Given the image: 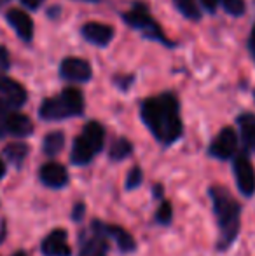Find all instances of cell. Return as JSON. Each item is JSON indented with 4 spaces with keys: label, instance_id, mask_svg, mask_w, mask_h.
<instances>
[{
    "label": "cell",
    "instance_id": "6da1fadb",
    "mask_svg": "<svg viewBox=\"0 0 255 256\" xmlns=\"http://www.w3.org/2000/svg\"><path fill=\"white\" fill-rule=\"evenodd\" d=\"M143 124L149 128L157 142L163 145L175 143L184 132L180 118V104L175 94L163 92L159 96L149 98L142 103L140 108Z\"/></svg>",
    "mask_w": 255,
    "mask_h": 256
},
{
    "label": "cell",
    "instance_id": "7a4b0ae2",
    "mask_svg": "<svg viewBox=\"0 0 255 256\" xmlns=\"http://www.w3.org/2000/svg\"><path fill=\"white\" fill-rule=\"evenodd\" d=\"M208 196L213 206V214L218 226L217 250L227 251L234 244L236 237L241 228V204L234 199L227 188L220 185H213L208 190Z\"/></svg>",
    "mask_w": 255,
    "mask_h": 256
},
{
    "label": "cell",
    "instance_id": "3957f363",
    "mask_svg": "<svg viewBox=\"0 0 255 256\" xmlns=\"http://www.w3.org/2000/svg\"><path fill=\"white\" fill-rule=\"evenodd\" d=\"M84 114V98L75 88H67L58 96L44 100L39 108V115L44 120H62L68 117H79Z\"/></svg>",
    "mask_w": 255,
    "mask_h": 256
},
{
    "label": "cell",
    "instance_id": "277c9868",
    "mask_svg": "<svg viewBox=\"0 0 255 256\" xmlns=\"http://www.w3.org/2000/svg\"><path fill=\"white\" fill-rule=\"evenodd\" d=\"M123 20L126 21L131 28H136V30L142 32L147 38H156V40H161L163 44H170L168 38L164 37L163 30L159 28V24L156 23V20L150 16L147 7L142 6V4H135L133 9L124 14Z\"/></svg>",
    "mask_w": 255,
    "mask_h": 256
},
{
    "label": "cell",
    "instance_id": "5b68a950",
    "mask_svg": "<svg viewBox=\"0 0 255 256\" xmlns=\"http://www.w3.org/2000/svg\"><path fill=\"white\" fill-rule=\"evenodd\" d=\"M232 171H234L238 190L245 197H252L255 194V169L248 154L239 152L232 158Z\"/></svg>",
    "mask_w": 255,
    "mask_h": 256
},
{
    "label": "cell",
    "instance_id": "8992f818",
    "mask_svg": "<svg viewBox=\"0 0 255 256\" xmlns=\"http://www.w3.org/2000/svg\"><path fill=\"white\" fill-rule=\"evenodd\" d=\"M208 154L218 160H229L238 155V134L232 128H224L210 143Z\"/></svg>",
    "mask_w": 255,
    "mask_h": 256
},
{
    "label": "cell",
    "instance_id": "52a82bcc",
    "mask_svg": "<svg viewBox=\"0 0 255 256\" xmlns=\"http://www.w3.org/2000/svg\"><path fill=\"white\" fill-rule=\"evenodd\" d=\"M91 225L96 226L100 232L105 234L109 239H112L114 242L117 244V248H119L121 253H131V251L136 250V242H135V239H133V236L128 232V230H124L123 226L109 225V223L98 222V220H95Z\"/></svg>",
    "mask_w": 255,
    "mask_h": 256
},
{
    "label": "cell",
    "instance_id": "ba28073f",
    "mask_svg": "<svg viewBox=\"0 0 255 256\" xmlns=\"http://www.w3.org/2000/svg\"><path fill=\"white\" fill-rule=\"evenodd\" d=\"M107 239L109 237L105 234L91 225V234H84L81 237L79 256H107V251H109Z\"/></svg>",
    "mask_w": 255,
    "mask_h": 256
},
{
    "label": "cell",
    "instance_id": "9c48e42d",
    "mask_svg": "<svg viewBox=\"0 0 255 256\" xmlns=\"http://www.w3.org/2000/svg\"><path fill=\"white\" fill-rule=\"evenodd\" d=\"M34 131V124L32 120L23 114H16V112H11L2 122H0V136L11 134L18 136V138H23V136H30Z\"/></svg>",
    "mask_w": 255,
    "mask_h": 256
},
{
    "label": "cell",
    "instance_id": "30bf717a",
    "mask_svg": "<svg viewBox=\"0 0 255 256\" xmlns=\"http://www.w3.org/2000/svg\"><path fill=\"white\" fill-rule=\"evenodd\" d=\"M60 74H62L65 80L88 82L91 78L93 72L86 60H81V58H67V60H63L62 66H60Z\"/></svg>",
    "mask_w": 255,
    "mask_h": 256
},
{
    "label": "cell",
    "instance_id": "8fae6325",
    "mask_svg": "<svg viewBox=\"0 0 255 256\" xmlns=\"http://www.w3.org/2000/svg\"><path fill=\"white\" fill-rule=\"evenodd\" d=\"M39 178L49 188H63L68 183V172L60 162H46L39 169Z\"/></svg>",
    "mask_w": 255,
    "mask_h": 256
},
{
    "label": "cell",
    "instance_id": "7c38bea8",
    "mask_svg": "<svg viewBox=\"0 0 255 256\" xmlns=\"http://www.w3.org/2000/svg\"><path fill=\"white\" fill-rule=\"evenodd\" d=\"M44 256H72V248L67 242V232L63 228H56L42 240L41 246Z\"/></svg>",
    "mask_w": 255,
    "mask_h": 256
},
{
    "label": "cell",
    "instance_id": "4fadbf2b",
    "mask_svg": "<svg viewBox=\"0 0 255 256\" xmlns=\"http://www.w3.org/2000/svg\"><path fill=\"white\" fill-rule=\"evenodd\" d=\"M0 94L4 96V100L13 108H20L21 104H25L28 98L23 86L4 74H0Z\"/></svg>",
    "mask_w": 255,
    "mask_h": 256
},
{
    "label": "cell",
    "instance_id": "5bb4252c",
    "mask_svg": "<svg viewBox=\"0 0 255 256\" xmlns=\"http://www.w3.org/2000/svg\"><path fill=\"white\" fill-rule=\"evenodd\" d=\"M82 37L88 42H91V44L102 46L103 48V46L110 44V40H112L114 28L109 26V24L91 21V23H86L84 26H82Z\"/></svg>",
    "mask_w": 255,
    "mask_h": 256
},
{
    "label": "cell",
    "instance_id": "9a60e30c",
    "mask_svg": "<svg viewBox=\"0 0 255 256\" xmlns=\"http://www.w3.org/2000/svg\"><path fill=\"white\" fill-rule=\"evenodd\" d=\"M7 21L23 40H32V37H34V21H32L30 14H27L21 9H11L7 10Z\"/></svg>",
    "mask_w": 255,
    "mask_h": 256
},
{
    "label": "cell",
    "instance_id": "2e32d148",
    "mask_svg": "<svg viewBox=\"0 0 255 256\" xmlns=\"http://www.w3.org/2000/svg\"><path fill=\"white\" fill-rule=\"evenodd\" d=\"M238 126L241 131L243 145L248 152L255 154V115L253 114H241L238 117Z\"/></svg>",
    "mask_w": 255,
    "mask_h": 256
},
{
    "label": "cell",
    "instance_id": "e0dca14e",
    "mask_svg": "<svg viewBox=\"0 0 255 256\" xmlns=\"http://www.w3.org/2000/svg\"><path fill=\"white\" fill-rule=\"evenodd\" d=\"M95 150H93V146L89 145L88 142H86L84 136H77L74 142V146H72V162L77 166H84L88 164V162L93 160V157H95Z\"/></svg>",
    "mask_w": 255,
    "mask_h": 256
},
{
    "label": "cell",
    "instance_id": "ac0fdd59",
    "mask_svg": "<svg viewBox=\"0 0 255 256\" xmlns=\"http://www.w3.org/2000/svg\"><path fill=\"white\" fill-rule=\"evenodd\" d=\"M82 136H84L86 142L93 146V150H95L96 154L103 148V143H105V129H103V126L100 124V122H96V120L88 122L84 131H82Z\"/></svg>",
    "mask_w": 255,
    "mask_h": 256
},
{
    "label": "cell",
    "instance_id": "d6986e66",
    "mask_svg": "<svg viewBox=\"0 0 255 256\" xmlns=\"http://www.w3.org/2000/svg\"><path fill=\"white\" fill-rule=\"evenodd\" d=\"M28 152H30V148H28V145H25V143H9V145L4 148L2 154L11 164L21 166L25 158H27Z\"/></svg>",
    "mask_w": 255,
    "mask_h": 256
},
{
    "label": "cell",
    "instance_id": "ffe728a7",
    "mask_svg": "<svg viewBox=\"0 0 255 256\" xmlns=\"http://www.w3.org/2000/svg\"><path fill=\"white\" fill-rule=\"evenodd\" d=\"M63 146H65L63 132H60V131L49 132V134L44 138V152L48 155H51V157H55V155H58L62 152Z\"/></svg>",
    "mask_w": 255,
    "mask_h": 256
},
{
    "label": "cell",
    "instance_id": "44dd1931",
    "mask_svg": "<svg viewBox=\"0 0 255 256\" xmlns=\"http://www.w3.org/2000/svg\"><path fill=\"white\" fill-rule=\"evenodd\" d=\"M133 152V145L128 142L126 138H117L116 142L112 143L110 146V152H109V157L112 160L119 162V160H124L126 157H129Z\"/></svg>",
    "mask_w": 255,
    "mask_h": 256
},
{
    "label": "cell",
    "instance_id": "7402d4cb",
    "mask_svg": "<svg viewBox=\"0 0 255 256\" xmlns=\"http://www.w3.org/2000/svg\"><path fill=\"white\" fill-rule=\"evenodd\" d=\"M175 7L184 14L185 18L189 20H199L201 12H199V7H197L196 0H173Z\"/></svg>",
    "mask_w": 255,
    "mask_h": 256
},
{
    "label": "cell",
    "instance_id": "603a6c76",
    "mask_svg": "<svg viewBox=\"0 0 255 256\" xmlns=\"http://www.w3.org/2000/svg\"><path fill=\"white\" fill-rule=\"evenodd\" d=\"M171 218H173V208H171V202L166 199H163V202L159 204L156 212V222L161 223V225H170Z\"/></svg>",
    "mask_w": 255,
    "mask_h": 256
},
{
    "label": "cell",
    "instance_id": "cb8c5ba5",
    "mask_svg": "<svg viewBox=\"0 0 255 256\" xmlns=\"http://www.w3.org/2000/svg\"><path fill=\"white\" fill-rule=\"evenodd\" d=\"M142 182H143V172H142V169L140 168H133L131 171L128 172V176H126V190H135V188H138L140 185H142Z\"/></svg>",
    "mask_w": 255,
    "mask_h": 256
},
{
    "label": "cell",
    "instance_id": "d4e9b609",
    "mask_svg": "<svg viewBox=\"0 0 255 256\" xmlns=\"http://www.w3.org/2000/svg\"><path fill=\"white\" fill-rule=\"evenodd\" d=\"M222 6H224V9L227 10L229 14H232V16H241L243 12H245V2L243 0H220Z\"/></svg>",
    "mask_w": 255,
    "mask_h": 256
},
{
    "label": "cell",
    "instance_id": "484cf974",
    "mask_svg": "<svg viewBox=\"0 0 255 256\" xmlns=\"http://www.w3.org/2000/svg\"><path fill=\"white\" fill-rule=\"evenodd\" d=\"M11 64V60H9V52H7L6 48H0V68L7 70Z\"/></svg>",
    "mask_w": 255,
    "mask_h": 256
},
{
    "label": "cell",
    "instance_id": "4316f807",
    "mask_svg": "<svg viewBox=\"0 0 255 256\" xmlns=\"http://www.w3.org/2000/svg\"><path fill=\"white\" fill-rule=\"evenodd\" d=\"M11 108H13V106H11V104L7 103L6 100H4V98H0V122H2L4 118H6L7 115L11 114Z\"/></svg>",
    "mask_w": 255,
    "mask_h": 256
},
{
    "label": "cell",
    "instance_id": "83f0119b",
    "mask_svg": "<svg viewBox=\"0 0 255 256\" xmlns=\"http://www.w3.org/2000/svg\"><path fill=\"white\" fill-rule=\"evenodd\" d=\"M84 204L82 202H79V204H75V208H74V214H72V218L75 220V222H79V220H82V216H84Z\"/></svg>",
    "mask_w": 255,
    "mask_h": 256
},
{
    "label": "cell",
    "instance_id": "f1b7e54d",
    "mask_svg": "<svg viewBox=\"0 0 255 256\" xmlns=\"http://www.w3.org/2000/svg\"><path fill=\"white\" fill-rule=\"evenodd\" d=\"M201 2V6L204 7V9H208V10H211L213 12L215 9H217V6H218V2L220 0H199Z\"/></svg>",
    "mask_w": 255,
    "mask_h": 256
},
{
    "label": "cell",
    "instance_id": "f546056e",
    "mask_svg": "<svg viewBox=\"0 0 255 256\" xmlns=\"http://www.w3.org/2000/svg\"><path fill=\"white\" fill-rule=\"evenodd\" d=\"M21 2L25 4V6L28 7V9H37L39 6H41L44 0H21Z\"/></svg>",
    "mask_w": 255,
    "mask_h": 256
},
{
    "label": "cell",
    "instance_id": "4dcf8cb0",
    "mask_svg": "<svg viewBox=\"0 0 255 256\" xmlns=\"http://www.w3.org/2000/svg\"><path fill=\"white\" fill-rule=\"evenodd\" d=\"M154 196L159 197V199H163V186H161V185L154 186Z\"/></svg>",
    "mask_w": 255,
    "mask_h": 256
},
{
    "label": "cell",
    "instance_id": "1f68e13d",
    "mask_svg": "<svg viewBox=\"0 0 255 256\" xmlns=\"http://www.w3.org/2000/svg\"><path fill=\"white\" fill-rule=\"evenodd\" d=\"M250 48H252V51L255 54V26L252 28V35H250Z\"/></svg>",
    "mask_w": 255,
    "mask_h": 256
},
{
    "label": "cell",
    "instance_id": "d6a6232c",
    "mask_svg": "<svg viewBox=\"0 0 255 256\" xmlns=\"http://www.w3.org/2000/svg\"><path fill=\"white\" fill-rule=\"evenodd\" d=\"M4 174H6V164L0 160V178H4Z\"/></svg>",
    "mask_w": 255,
    "mask_h": 256
},
{
    "label": "cell",
    "instance_id": "836d02e7",
    "mask_svg": "<svg viewBox=\"0 0 255 256\" xmlns=\"http://www.w3.org/2000/svg\"><path fill=\"white\" fill-rule=\"evenodd\" d=\"M13 256H28L27 253H23V251H18L16 254H13Z\"/></svg>",
    "mask_w": 255,
    "mask_h": 256
}]
</instances>
